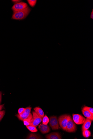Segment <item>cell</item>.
<instances>
[{
    "instance_id": "obj_22",
    "label": "cell",
    "mask_w": 93,
    "mask_h": 139,
    "mask_svg": "<svg viewBox=\"0 0 93 139\" xmlns=\"http://www.w3.org/2000/svg\"><path fill=\"white\" fill-rule=\"evenodd\" d=\"M25 108H20L18 111V114L19 115H21L23 114L25 111Z\"/></svg>"
},
{
    "instance_id": "obj_5",
    "label": "cell",
    "mask_w": 93,
    "mask_h": 139,
    "mask_svg": "<svg viewBox=\"0 0 93 139\" xmlns=\"http://www.w3.org/2000/svg\"><path fill=\"white\" fill-rule=\"evenodd\" d=\"M49 124L53 130H56L59 129V124L57 118L56 116H53L49 118Z\"/></svg>"
},
{
    "instance_id": "obj_20",
    "label": "cell",
    "mask_w": 93,
    "mask_h": 139,
    "mask_svg": "<svg viewBox=\"0 0 93 139\" xmlns=\"http://www.w3.org/2000/svg\"><path fill=\"white\" fill-rule=\"evenodd\" d=\"M82 110H86L90 113L93 115V108L91 107H88L87 106L84 107Z\"/></svg>"
},
{
    "instance_id": "obj_18",
    "label": "cell",
    "mask_w": 93,
    "mask_h": 139,
    "mask_svg": "<svg viewBox=\"0 0 93 139\" xmlns=\"http://www.w3.org/2000/svg\"><path fill=\"white\" fill-rule=\"evenodd\" d=\"M42 123L43 124L47 125L49 122V119L46 115L44 116L43 118H42Z\"/></svg>"
},
{
    "instance_id": "obj_16",
    "label": "cell",
    "mask_w": 93,
    "mask_h": 139,
    "mask_svg": "<svg viewBox=\"0 0 93 139\" xmlns=\"http://www.w3.org/2000/svg\"><path fill=\"white\" fill-rule=\"evenodd\" d=\"M82 134L84 137L85 138H88L91 135V133L89 130H85L83 131H82Z\"/></svg>"
},
{
    "instance_id": "obj_7",
    "label": "cell",
    "mask_w": 93,
    "mask_h": 139,
    "mask_svg": "<svg viewBox=\"0 0 93 139\" xmlns=\"http://www.w3.org/2000/svg\"><path fill=\"white\" fill-rule=\"evenodd\" d=\"M28 7V5L26 3L21 2L14 4L12 9L13 11H19L23 10Z\"/></svg>"
},
{
    "instance_id": "obj_21",
    "label": "cell",
    "mask_w": 93,
    "mask_h": 139,
    "mask_svg": "<svg viewBox=\"0 0 93 139\" xmlns=\"http://www.w3.org/2000/svg\"><path fill=\"white\" fill-rule=\"evenodd\" d=\"M5 111L4 110L2 111H0V121H1V120L3 118L4 116L5 115Z\"/></svg>"
},
{
    "instance_id": "obj_19",
    "label": "cell",
    "mask_w": 93,
    "mask_h": 139,
    "mask_svg": "<svg viewBox=\"0 0 93 139\" xmlns=\"http://www.w3.org/2000/svg\"><path fill=\"white\" fill-rule=\"evenodd\" d=\"M37 0H27V2L32 7H33L35 6L36 4V3L37 2Z\"/></svg>"
},
{
    "instance_id": "obj_11",
    "label": "cell",
    "mask_w": 93,
    "mask_h": 139,
    "mask_svg": "<svg viewBox=\"0 0 93 139\" xmlns=\"http://www.w3.org/2000/svg\"><path fill=\"white\" fill-rule=\"evenodd\" d=\"M92 121V120L89 119H86V120L83 124L82 126V131L89 129L91 126Z\"/></svg>"
},
{
    "instance_id": "obj_24",
    "label": "cell",
    "mask_w": 93,
    "mask_h": 139,
    "mask_svg": "<svg viewBox=\"0 0 93 139\" xmlns=\"http://www.w3.org/2000/svg\"><path fill=\"white\" fill-rule=\"evenodd\" d=\"M2 93L1 91H0V104L1 103V101H2Z\"/></svg>"
},
{
    "instance_id": "obj_15",
    "label": "cell",
    "mask_w": 93,
    "mask_h": 139,
    "mask_svg": "<svg viewBox=\"0 0 93 139\" xmlns=\"http://www.w3.org/2000/svg\"><path fill=\"white\" fill-rule=\"evenodd\" d=\"M40 135L36 134H30L27 137V139H42Z\"/></svg>"
},
{
    "instance_id": "obj_8",
    "label": "cell",
    "mask_w": 93,
    "mask_h": 139,
    "mask_svg": "<svg viewBox=\"0 0 93 139\" xmlns=\"http://www.w3.org/2000/svg\"><path fill=\"white\" fill-rule=\"evenodd\" d=\"M32 109L31 107H28L25 108V110L24 113L21 115L17 114L16 116L20 120L23 121L27 118L29 115Z\"/></svg>"
},
{
    "instance_id": "obj_10",
    "label": "cell",
    "mask_w": 93,
    "mask_h": 139,
    "mask_svg": "<svg viewBox=\"0 0 93 139\" xmlns=\"http://www.w3.org/2000/svg\"><path fill=\"white\" fill-rule=\"evenodd\" d=\"M47 139H61L62 137L58 132H53L45 136Z\"/></svg>"
},
{
    "instance_id": "obj_25",
    "label": "cell",
    "mask_w": 93,
    "mask_h": 139,
    "mask_svg": "<svg viewBox=\"0 0 93 139\" xmlns=\"http://www.w3.org/2000/svg\"><path fill=\"white\" fill-rule=\"evenodd\" d=\"M91 19H93V9L92 11L91 12L90 15Z\"/></svg>"
},
{
    "instance_id": "obj_2",
    "label": "cell",
    "mask_w": 93,
    "mask_h": 139,
    "mask_svg": "<svg viewBox=\"0 0 93 139\" xmlns=\"http://www.w3.org/2000/svg\"><path fill=\"white\" fill-rule=\"evenodd\" d=\"M71 117V116L68 114L63 115L59 116V117L58 120L59 125L61 127L64 131H65L67 123Z\"/></svg>"
},
{
    "instance_id": "obj_4",
    "label": "cell",
    "mask_w": 93,
    "mask_h": 139,
    "mask_svg": "<svg viewBox=\"0 0 93 139\" xmlns=\"http://www.w3.org/2000/svg\"><path fill=\"white\" fill-rule=\"evenodd\" d=\"M77 130V126L73 119L71 117L67 123L65 131L71 133L75 132Z\"/></svg>"
},
{
    "instance_id": "obj_23",
    "label": "cell",
    "mask_w": 93,
    "mask_h": 139,
    "mask_svg": "<svg viewBox=\"0 0 93 139\" xmlns=\"http://www.w3.org/2000/svg\"><path fill=\"white\" fill-rule=\"evenodd\" d=\"M12 1L13 3H14L15 4H16L20 2L21 1L19 0H12Z\"/></svg>"
},
{
    "instance_id": "obj_1",
    "label": "cell",
    "mask_w": 93,
    "mask_h": 139,
    "mask_svg": "<svg viewBox=\"0 0 93 139\" xmlns=\"http://www.w3.org/2000/svg\"><path fill=\"white\" fill-rule=\"evenodd\" d=\"M31 10V9L28 7L22 10L13 11L12 19L15 20H22L25 19L28 16Z\"/></svg>"
},
{
    "instance_id": "obj_26",
    "label": "cell",
    "mask_w": 93,
    "mask_h": 139,
    "mask_svg": "<svg viewBox=\"0 0 93 139\" xmlns=\"http://www.w3.org/2000/svg\"><path fill=\"white\" fill-rule=\"evenodd\" d=\"M4 106V105H0V111L2 109Z\"/></svg>"
},
{
    "instance_id": "obj_12",
    "label": "cell",
    "mask_w": 93,
    "mask_h": 139,
    "mask_svg": "<svg viewBox=\"0 0 93 139\" xmlns=\"http://www.w3.org/2000/svg\"><path fill=\"white\" fill-rule=\"evenodd\" d=\"M34 110L38 115L40 116L42 119L44 116V113L43 110L41 109L38 107H35L34 109Z\"/></svg>"
},
{
    "instance_id": "obj_13",
    "label": "cell",
    "mask_w": 93,
    "mask_h": 139,
    "mask_svg": "<svg viewBox=\"0 0 93 139\" xmlns=\"http://www.w3.org/2000/svg\"><path fill=\"white\" fill-rule=\"evenodd\" d=\"M82 112L83 115L85 117H86L87 118L93 121V115L90 113L89 111H86V110H82Z\"/></svg>"
},
{
    "instance_id": "obj_17",
    "label": "cell",
    "mask_w": 93,
    "mask_h": 139,
    "mask_svg": "<svg viewBox=\"0 0 93 139\" xmlns=\"http://www.w3.org/2000/svg\"><path fill=\"white\" fill-rule=\"evenodd\" d=\"M26 127L29 130L32 132H37L38 131L37 129L35 127L29 125L28 126H27Z\"/></svg>"
},
{
    "instance_id": "obj_9",
    "label": "cell",
    "mask_w": 93,
    "mask_h": 139,
    "mask_svg": "<svg viewBox=\"0 0 93 139\" xmlns=\"http://www.w3.org/2000/svg\"><path fill=\"white\" fill-rule=\"evenodd\" d=\"M38 128L42 134H47L50 132V128L48 124H44L42 123L39 125Z\"/></svg>"
},
{
    "instance_id": "obj_3",
    "label": "cell",
    "mask_w": 93,
    "mask_h": 139,
    "mask_svg": "<svg viewBox=\"0 0 93 139\" xmlns=\"http://www.w3.org/2000/svg\"><path fill=\"white\" fill-rule=\"evenodd\" d=\"M33 117L30 121V125L37 127L42 122V119L36 114L35 112L32 111Z\"/></svg>"
},
{
    "instance_id": "obj_6",
    "label": "cell",
    "mask_w": 93,
    "mask_h": 139,
    "mask_svg": "<svg viewBox=\"0 0 93 139\" xmlns=\"http://www.w3.org/2000/svg\"><path fill=\"white\" fill-rule=\"evenodd\" d=\"M73 117L75 123L78 125L83 124L86 120L84 117L78 114H73Z\"/></svg>"
},
{
    "instance_id": "obj_14",
    "label": "cell",
    "mask_w": 93,
    "mask_h": 139,
    "mask_svg": "<svg viewBox=\"0 0 93 139\" xmlns=\"http://www.w3.org/2000/svg\"><path fill=\"white\" fill-rule=\"evenodd\" d=\"M32 115L30 113L28 117L27 118L24 119L23 120L24 125L26 126H28V125H29L30 121H31L32 119Z\"/></svg>"
}]
</instances>
